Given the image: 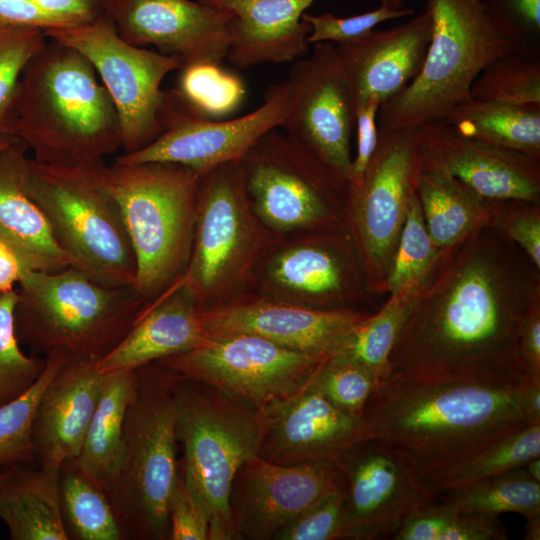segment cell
Masks as SVG:
<instances>
[{
	"instance_id": "cell-1",
	"label": "cell",
	"mask_w": 540,
	"mask_h": 540,
	"mask_svg": "<svg viewBox=\"0 0 540 540\" xmlns=\"http://www.w3.org/2000/svg\"><path fill=\"white\" fill-rule=\"evenodd\" d=\"M499 294L486 265L466 264L444 296L417 301L391 351L387 378L525 384L518 334L528 308Z\"/></svg>"
},
{
	"instance_id": "cell-2",
	"label": "cell",
	"mask_w": 540,
	"mask_h": 540,
	"mask_svg": "<svg viewBox=\"0 0 540 540\" xmlns=\"http://www.w3.org/2000/svg\"><path fill=\"white\" fill-rule=\"evenodd\" d=\"M523 385L387 378L372 392L363 417L374 437L411 453L424 476L528 425Z\"/></svg>"
},
{
	"instance_id": "cell-3",
	"label": "cell",
	"mask_w": 540,
	"mask_h": 540,
	"mask_svg": "<svg viewBox=\"0 0 540 540\" xmlns=\"http://www.w3.org/2000/svg\"><path fill=\"white\" fill-rule=\"evenodd\" d=\"M3 133L37 162L78 167L122 148L116 107L89 60L51 39L25 65Z\"/></svg>"
},
{
	"instance_id": "cell-4",
	"label": "cell",
	"mask_w": 540,
	"mask_h": 540,
	"mask_svg": "<svg viewBox=\"0 0 540 540\" xmlns=\"http://www.w3.org/2000/svg\"><path fill=\"white\" fill-rule=\"evenodd\" d=\"M17 286L15 332L39 356L59 351L97 362L146 307L133 287L100 285L72 266L56 272L22 269Z\"/></svg>"
},
{
	"instance_id": "cell-5",
	"label": "cell",
	"mask_w": 540,
	"mask_h": 540,
	"mask_svg": "<svg viewBox=\"0 0 540 540\" xmlns=\"http://www.w3.org/2000/svg\"><path fill=\"white\" fill-rule=\"evenodd\" d=\"M136 260L133 285L146 306L184 274L192 250L201 174L175 163L106 165Z\"/></svg>"
},
{
	"instance_id": "cell-6",
	"label": "cell",
	"mask_w": 540,
	"mask_h": 540,
	"mask_svg": "<svg viewBox=\"0 0 540 540\" xmlns=\"http://www.w3.org/2000/svg\"><path fill=\"white\" fill-rule=\"evenodd\" d=\"M105 168L103 161L62 167L29 158L24 187L72 267L103 286L133 287L136 260Z\"/></svg>"
},
{
	"instance_id": "cell-7",
	"label": "cell",
	"mask_w": 540,
	"mask_h": 540,
	"mask_svg": "<svg viewBox=\"0 0 540 540\" xmlns=\"http://www.w3.org/2000/svg\"><path fill=\"white\" fill-rule=\"evenodd\" d=\"M433 30L415 79L380 105L379 132L416 130L440 122L470 97L481 71L517 47L479 0H426Z\"/></svg>"
},
{
	"instance_id": "cell-8",
	"label": "cell",
	"mask_w": 540,
	"mask_h": 540,
	"mask_svg": "<svg viewBox=\"0 0 540 540\" xmlns=\"http://www.w3.org/2000/svg\"><path fill=\"white\" fill-rule=\"evenodd\" d=\"M124 421V463L104 490L127 535L169 540L168 503L178 471L173 387L176 376L153 362L135 369Z\"/></svg>"
},
{
	"instance_id": "cell-9",
	"label": "cell",
	"mask_w": 540,
	"mask_h": 540,
	"mask_svg": "<svg viewBox=\"0 0 540 540\" xmlns=\"http://www.w3.org/2000/svg\"><path fill=\"white\" fill-rule=\"evenodd\" d=\"M176 376V375H175ZM179 461L209 517L208 540H232L234 477L259 456L264 416L256 406L203 382L176 376L173 387Z\"/></svg>"
},
{
	"instance_id": "cell-10",
	"label": "cell",
	"mask_w": 540,
	"mask_h": 540,
	"mask_svg": "<svg viewBox=\"0 0 540 540\" xmlns=\"http://www.w3.org/2000/svg\"><path fill=\"white\" fill-rule=\"evenodd\" d=\"M273 237L254 214L240 162L219 165L199 181L191 255L180 278L201 309L249 291Z\"/></svg>"
},
{
	"instance_id": "cell-11",
	"label": "cell",
	"mask_w": 540,
	"mask_h": 540,
	"mask_svg": "<svg viewBox=\"0 0 540 540\" xmlns=\"http://www.w3.org/2000/svg\"><path fill=\"white\" fill-rule=\"evenodd\" d=\"M240 164L250 206L273 239L342 227L350 185L286 133H265Z\"/></svg>"
},
{
	"instance_id": "cell-12",
	"label": "cell",
	"mask_w": 540,
	"mask_h": 540,
	"mask_svg": "<svg viewBox=\"0 0 540 540\" xmlns=\"http://www.w3.org/2000/svg\"><path fill=\"white\" fill-rule=\"evenodd\" d=\"M45 34L79 51L94 67L116 107L123 153L141 149L161 133V83L181 68L176 57L125 41L105 14L90 23L53 28Z\"/></svg>"
},
{
	"instance_id": "cell-13",
	"label": "cell",
	"mask_w": 540,
	"mask_h": 540,
	"mask_svg": "<svg viewBox=\"0 0 540 540\" xmlns=\"http://www.w3.org/2000/svg\"><path fill=\"white\" fill-rule=\"evenodd\" d=\"M324 358L256 335L230 333L208 336L200 346L156 363L262 410L306 387Z\"/></svg>"
},
{
	"instance_id": "cell-14",
	"label": "cell",
	"mask_w": 540,
	"mask_h": 540,
	"mask_svg": "<svg viewBox=\"0 0 540 540\" xmlns=\"http://www.w3.org/2000/svg\"><path fill=\"white\" fill-rule=\"evenodd\" d=\"M291 96L286 79L270 86L263 103L252 112L231 120H212L196 114L176 88L164 90L161 133L141 149L117 156L113 163L169 162L203 175L219 165L240 162L265 133L281 126Z\"/></svg>"
},
{
	"instance_id": "cell-15",
	"label": "cell",
	"mask_w": 540,
	"mask_h": 540,
	"mask_svg": "<svg viewBox=\"0 0 540 540\" xmlns=\"http://www.w3.org/2000/svg\"><path fill=\"white\" fill-rule=\"evenodd\" d=\"M335 462L345 493L342 539H392L410 515L439 495L424 481L411 453L377 437L356 444Z\"/></svg>"
},
{
	"instance_id": "cell-16",
	"label": "cell",
	"mask_w": 540,
	"mask_h": 540,
	"mask_svg": "<svg viewBox=\"0 0 540 540\" xmlns=\"http://www.w3.org/2000/svg\"><path fill=\"white\" fill-rule=\"evenodd\" d=\"M342 227L272 239L251 278L257 295L319 310L351 309L359 265Z\"/></svg>"
},
{
	"instance_id": "cell-17",
	"label": "cell",
	"mask_w": 540,
	"mask_h": 540,
	"mask_svg": "<svg viewBox=\"0 0 540 540\" xmlns=\"http://www.w3.org/2000/svg\"><path fill=\"white\" fill-rule=\"evenodd\" d=\"M287 80L291 103L280 127L349 184L356 109L335 45L314 44L309 56L294 62Z\"/></svg>"
},
{
	"instance_id": "cell-18",
	"label": "cell",
	"mask_w": 540,
	"mask_h": 540,
	"mask_svg": "<svg viewBox=\"0 0 540 540\" xmlns=\"http://www.w3.org/2000/svg\"><path fill=\"white\" fill-rule=\"evenodd\" d=\"M421 147L418 129L379 132L362 183L350 187L346 205L349 227L367 267H380L395 247L416 192Z\"/></svg>"
},
{
	"instance_id": "cell-19",
	"label": "cell",
	"mask_w": 540,
	"mask_h": 540,
	"mask_svg": "<svg viewBox=\"0 0 540 540\" xmlns=\"http://www.w3.org/2000/svg\"><path fill=\"white\" fill-rule=\"evenodd\" d=\"M343 486L335 461L277 464L257 456L236 473L230 510L237 539L275 540L303 512Z\"/></svg>"
},
{
	"instance_id": "cell-20",
	"label": "cell",
	"mask_w": 540,
	"mask_h": 540,
	"mask_svg": "<svg viewBox=\"0 0 540 540\" xmlns=\"http://www.w3.org/2000/svg\"><path fill=\"white\" fill-rule=\"evenodd\" d=\"M104 14L125 41L154 45L181 67L227 57L233 14L226 9L198 0H113Z\"/></svg>"
},
{
	"instance_id": "cell-21",
	"label": "cell",
	"mask_w": 540,
	"mask_h": 540,
	"mask_svg": "<svg viewBox=\"0 0 540 540\" xmlns=\"http://www.w3.org/2000/svg\"><path fill=\"white\" fill-rule=\"evenodd\" d=\"M261 411L259 456L272 463L336 461L356 444L375 438L363 414L338 408L310 383Z\"/></svg>"
},
{
	"instance_id": "cell-22",
	"label": "cell",
	"mask_w": 540,
	"mask_h": 540,
	"mask_svg": "<svg viewBox=\"0 0 540 540\" xmlns=\"http://www.w3.org/2000/svg\"><path fill=\"white\" fill-rule=\"evenodd\" d=\"M367 314L353 309L319 310L246 292L201 309L207 336L247 333L293 351L327 357Z\"/></svg>"
},
{
	"instance_id": "cell-23",
	"label": "cell",
	"mask_w": 540,
	"mask_h": 540,
	"mask_svg": "<svg viewBox=\"0 0 540 540\" xmlns=\"http://www.w3.org/2000/svg\"><path fill=\"white\" fill-rule=\"evenodd\" d=\"M432 30V18L425 9L401 25L373 29L356 40L335 45L355 109L369 97H376L382 104L415 79L424 63Z\"/></svg>"
},
{
	"instance_id": "cell-24",
	"label": "cell",
	"mask_w": 540,
	"mask_h": 540,
	"mask_svg": "<svg viewBox=\"0 0 540 540\" xmlns=\"http://www.w3.org/2000/svg\"><path fill=\"white\" fill-rule=\"evenodd\" d=\"M418 131L445 169L478 196L525 202L539 197V159L460 136L439 122Z\"/></svg>"
},
{
	"instance_id": "cell-25",
	"label": "cell",
	"mask_w": 540,
	"mask_h": 540,
	"mask_svg": "<svg viewBox=\"0 0 540 540\" xmlns=\"http://www.w3.org/2000/svg\"><path fill=\"white\" fill-rule=\"evenodd\" d=\"M103 377L95 362L80 359H70L54 376L33 420L35 465L60 467L78 457Z\"/></svg>"
},
{
	"instance_id": "cell-26",
	"label": "cell",
	"mask_w": 540,
	"mask_h": 540,
	"mask_svg": "<svg viewBox=\"0 0 540 540\" xmlns=\"http://www.w3.org/2000/svg\"><path fill=\"white\" fill-rule=\"evenodd\" d=\"M230 11L227 59L239 68L307 56L311 26L302 16L316 0H198Z\"/></svg>"
},
{
	"instance_id": "cell-27",
	"label": "cell",
	"mask_w": 540,
	"mask_h": 540,
	"mask_svg": "<svg viewBox=\"0 0 540 540\" xmlns=\"http://www.w3.org/2000/svg\"><path fill=\"white\" fill-rule=\"evenodd\" d=\"M207 339L201 308L179 279L144 308L124 339L95 365L101 373L135 370L192 350Z\"/></svg>"
},
{
	"instance_id": "cell-28",
	"label": "cell",
	"mask_w": 540,
	"mask_h": 540,
	"mask_svg": "<svg viewBox=\"0 0 540 540\" xmlns=\"http://www.w3.org/2000/svg\"><path fill=\"white\" fill-rule=\"evenodd\" d=\"M27 150L24 142L15 139L0 151V240L16 254L22 269L60 271L71 266L70 260L24 187Z\"/></svg>"
},
{
	"instance_id": "cell-29",
	"label": "cell",
	"mask_w": 540,
	"mask_h": 540,
	"mask_svg": "<svg viewBox=\"0 0 540 540\" xmlns=\"http://www.w3.org/2000/svg\"><path fill=\"white\" fill-rule=\"evenodd\" d=\"M60 467L0 469V519L11 540H68L59 506Z\"/></svg>"
},
{
	"instance_id": "cell-30",
	"label": "cell",
	"mask_w": 540,
	"mask_h": 540,
	"mask_svg": "<svg viewBox=\"0 0 540 540\" xmlns=\"http://www.w3.org/2000/svg\"><path fill=\"white\" fill-rule=\"evenodd\" d=\"M135 379V370L104 373L95 411L75 459L80 469L103 488L125 460L124 421Z\"/></svg>"
},
{
	"instance_id": "cell-31",
	"label": "cell",
	"mask_w": 540,
	"mask_h": 540,
	"mask_svg": "<svg viewBox=\"0 0 540 540\" xmlns=\"http://www.w3.org/2000/svg\"><path fill=\"white\" fill-rule=\"evenodd\" d=\"M420 137L416 193L424 223L436 247L450 245L476 222L484 198L453 177Z\"/></svg>"
},
{
	"instance_id": "cell-32",
	"label": "cell",
	"mask_w": 540,
	"mask_h": 540,
	"mask_svg": "<svg viewBox=\"0 0 540 540\" xmlns=\"http://www.w3.org/2000/svg\"><path fill=\"white\" fill-rule=\"evenodd\" d=\"M439 123L460 136L539 159L540 104L513 105L469 97L453 106Z\"/></svg>"
},
{
	"instance_id": "cell-33",
	"label": "cell",
	"mask_w": 540,
	"mask_h": 540,
	"mask_svg": "<svg viewBox=\"0 0 540 540\" xmlns=\"http://www.w3.org/2000/svg\"><path fill=\"white\" fill-rule=\"evenodd\" d=\"M420 287L421 284L412 285L392 293L383 309L355 324L329 356L364 367L378 384L385 380L391 351L418 301Z\"/></svg>"
},
{
	"instance_id": "cell-34",
	"label": "cell",
	"mask_w": 540,
	"mask_h": 540,
	"mask_svg": "<svg viewBox=\"0 0 540 540\" xmlns=\"http://www.w3.org/2000/svg\"><path fill=\"white\" fill-rule=\"evenodd\" d=\"M59 506L68 540H126L127 535L104 488L75 459L60 466Z\"/></svg>"
},
{
	"instance_id": "cell-35",
	"label": "cell",
	"mask_w": 540,
	"mask_h": 540,
	"mask_svg": "<svg viewBox=\"0 0 540 540\" xmlns=\"http://www.w3.org/2000/svg\"><path fill=\"white\" fill-rule=\"evenodd\" d=\"M540 457V424L526 425L511 432L473 456L423 476L439 494L523 468Z\"/></svg>"
},
{
	"instance_id": "cell-36",
	"label": "cell",
	"mask_w": 540,
	"mask_h": 540,
	"mask_svg": "<svg viewBox=\"0 0 540 540\" xmlns=\"http://www.w3.org/2000/svg\"><path fill=\"white\" fill-rule=\"evenodd\" d=\"M443 502L459 512L494 516L512 512L529 518L540 514V482L518 468L447 491Z\"/></svg>"
},
{
	"instance_id": "cell-37",
	"label": "cell",
	"mask_w": 540,
	"mask_h": 540,
	"mask_svg": "<svg viewBox=\"0 0 540 540\" xmlns=\"http://www.w3.org/2000/svg\"><path fill=\"white\" fill-rule=\"evenodd\" d=\"M45 370L22 396L0 407V469L18 463H34L32 426L38 404L48 384L72 359L63 352L46 355Z\"/></svg>"
},
{
	"instance_id": "cell-38",
	"label": "cell",
	"mask_w": 540,
	"mask_h": 540,
	"mask_svg": "<svg viewBox=\"0 0 540 540\" xmlns=\"http://www.w3.org/2000/svg\"><path fill=\"white\" fill-rule=\"evenodd\" d=\"M221 64L194 63L181 67L176 90L186 104L203 118L218 120L241 105L245 85Z\"/></svg>"
},
{
	"instance_id": "cell-39",
	"label": "cell",
	"mask_w": 540,
	"mask_h": 540,
	"mask_svg": "<svg viewBox=\"0 0 540 540\" xmlns=\"http://www.w3.org/2000/svg\"><path fill=\"white\" fill-rule=\"evenodd\" d=\"M470 97L513 105L540 104V58L510 52L490 62Z\"/></svg>"
},
{
	"instance_id": "cell-40",
	"label": "cell",
	"mask_w": 540,
	"mask_h": 540,
	"mask_svg": "<svg viewBox=\"0 0 540 540\" xmlns=\"http://www.w3.org/2000/svg\"><path fill=\"white\" fill-rule=\"evenodd\" d=\"M16 289L0 293V407L26 393L43 374L47 358L26 355L15 332Z\"/></svg>"
},
{
	"instance_id": "cell-41",
	"label": "cell",
	"mask_w": 540,
	"mask_h": 540,
	"mask_svg": "<svg viewBox=\"0 0 540 540\" xmlns=\"http://www.w3.org/2000/svg\"><path fill=\"white\" fill-rule=\"evenodd\" d=\"M399 237L388 276L391 293L422 284L421 281L435 257L436 246L425 226L416 192L410 199Z\"/></svg>"
},
{
	"instance_id": "cell-42",
	"label": "cell",
	"mask_w": 540,
	"mask_h": 540,
	"mask_svg": "<svg viewBox=\"0 0 540 540\" xmlns=\"http://www.w3.org/2000/svg\"><path fill=\"white\" fill-rule=\"evenodd\" d=\"M310 384L338 408L362 415L378 383L364 367L327 356L319 363Z\"/></svg>"
},
{
	"instance_id": "cell-43",
	"label": "cell",
	"mask_w": 540,
	"mask_h": 540,
	"mask_svg": "<svg viewBox=\"0 0 540 540\" xmlns=\"http://www.w3.org/2000/svg\"><path fill=\"white\" fill-rule=\"evenodd\" d=\"M46 38L45 32L36 28L0 27V133H3L21 73L47 43Z\"/></svg>"
},
{
	"instance_id": "cell-44",
	"label": "cell",
	"mask_w": 540,
	"mask_h": 540,
	"mask_svg": "<svg viewBox=\"0 0 540 540\" xmlns=\"http://www.w3.org/2000/svg\"><path fill=\"white\" fill-rule=\"evenodd\" d=\"M517 52L540 58V0H479Z\"/></svg>"
},
{
	"instance_id": "cell-45",
	"label": "cell",
	"mask_w": 540,
	"mask_h": 540,
	"mask_svg": "<svg viewBox=\"0 0 540 540\" xmlns=\"http://www.w3.org/2000/svg\"><path fill=\"white\" fill-rule=\"evenodd\" d=\"M345 526V493L342 486L298 516L275 540L342 539Z\"/></svg>"
},
{
	"instance_id": "cell-46",
	"label": "cell",
	"mask_w": 540,
	"mask_h": 540,
	"mask_svg": "<svg viewBox=\"0 0 540 540\" xmlns=\"http://www.w3.org/2000/svg\"><path fill=\"white\" fill-rule=\"evenodd\" d=\"M414 13L411 8L392 10L383 5L355 16L336 17L331 13L311 15L304 13L302 18L311 26L309 44L329 42L341 45L356 40L373 30L378 24Z\"/></svg>"
},
{
	"instance_id": "cell-47",
	"label": "cell",
	"mask_w": 540,
	"mask_h": 540,
	"mask_svg": "<svg viewBox=\"0 0 540 540\" xmlns=\"http://www.w3.org/2000/svg\"><path fill=\"white\" fill-rule=\"evenodd\" d=\"M169 540H208L207 511L180 463L168 503Z\"/></svg>"
},
{
	"instance_id": "cell-48",
	"label": "cell",
	"mask_w": 540,
	"mask_h": 540,
	"mask_svg": "<svg viewBox=\"0 0 540 540\" xmlns=\"http://www.w3.org/2000/svg\"><path fill=\"white\" fill-rule=\"evenodd\" d=\"M381 102L376 97H369L356 107V154L352 158L349 185L358 187L376 151L379 139L377 116Z\"/></svg>"
},
{
	"instance_id": "cell-49",
	"label": "cell",
	"mask_w": 540,
	"mask_h": 540,
	"mask_svg": "<svg viewBox=\"0 0 540 540\" xmlns=\"http://www.w3.org/2000/svg\"><path fill=\"white\" fill-rule=\"evenodd\" d=\"M498 517L459 512L451 507L440 540H505L507 531Z\"/></svg>"
},
{
	"instance_id": "cell-50",
	"label": "cell",
	"mask_w": 540,
	"mask_h": 540,
	"mask_svg": "<svg viewBox=\"0 0 540 540\" xmlns=\"http://www.w3.org/2000/svg\"><path fill=\"white\" fill-rule=\"evenodd\" d=\"M77 26L58 17L31 0H0V27L53 28Z\"/></svg>"
},
{
	"instance_id": "cell-51",
	"label": "cell",
	"mask_w": 540,
	"mask_h": 540,
	"mask_svg": "<svg viewBox=\"0 0 540 540\" xmlns=\"http://www.w3.org/2000/svg\"><path fill=\"white\" fill-rule=\"evenodd\" d=\"M518 347L529 379H540V314L536 306L528 308L521 321Z\"/></svg>"
},
{
	"instance_id": "cell-52",
	"label": "cell",
	"mask_w": 540,
	"mask_h": 540,
	"mask_svg": "<svg viewBox=\"0 0 540 540\" xmlns=\"http://www.w3.org/2000/svg\"><path fill=\"white\" fill-rule=\"evenodd\" d=\"M42 9L74 25L90 23L103 15L113 0H31Z\"/></svg>"
},
{
	"instance_id": "cell-53",
	"label": "cell",
	"mask_w": 540,
	"mask_h": 540,
	"mask_svg": "<svg viewBox=\"0 0 540 540\" xmlns=\"http://www.w3.org/2000/svg\"><path fill=\"white\" fill-rule=\"evenodd\" d=\"M508 232L540 267V220L536 214H527L514 219L508 225Z\"/></svg>"
},
{
	"instance_id": "cell-54",
	"label": "cell",
	"mask_w": 540,
	"mask_h": 540,
	"mask_svg": "<svg viewBox=\"0 0 540 540\" xmlns=\"http://www.w3.org/2000/svg\"><path fill=\"white\" fill-rule=\"evenodd\" d=\"M22 272L16 254L0 240V293L15 290Z\"/></svg>"
},
{
	"instance_id": "cell-55",
	"label": "cell",
	"mask_w": 540,
	"mask_h": 540,
	"mask_svg": "<svg viewBox=\"0 0 540 540\" xmlns=\"http://www.w3.org/2000/svg\"><path fill=\"white\" fill-rule=\"evenodd\" d=\"M521 402L527 424H540V379L527 380L522 387Z\"/></svg>"
},
{
	"instance_id": "cell-56",
	"label": "cell",
	"mask_w": 540,
	"mask_h": 540,
	"mask_svg": "<svg viewBox=\"0 0 540 540\" xmlns=\"http://www.w3.org/2000/svg\"><path fill=\"white\" fill-rule=\"evenodd\" d=\"M525 527V540H539L540 539V514L526 518Z\"/></svg>"
},
{
	"instance_id": "cell-57",
	"label": "cell",
	"mask_w": 540,
	"mask_h": 540,
	"mask_svg": "<svg viewBox=\"0 0 540 540\" xmlns=\"http://www.w3.org/2000/svg\"><path fill=\"white\" fill-rule=\"evenodd\" d=\"M523 468L530 477L540 482V457L529 460Z\"/></svg>"
},
{
	"instance_id": "cell-58",
	"label": "cell",
	"mask_w": 540,
	"mask_h": 540,
	"mask_svg": "<svg viewBox=\"0 0 540 540\" xmlns=\"http://www.w3.org/2000/svg\"><path fill=\"white\" fill-rule=\"evenodd\" d=\"M405 0H380V5H383L392 10L404 8Z\"/></svg>"
},
{
	"instance_id": "cell-59",
	"label": "cell",
	"mask_w": 540,
	"mask_h": 540,
	"mask_svg": "<svg viewBox=\"0 0 540 540\" xmlns=\"http://www.w3.org/2000/svg\"><path fill=\"white\" fill-rule=\"evenodd\" d=\"M16 138L0 133V151L9 146Z\"/></svg>"
}]
</instances>
